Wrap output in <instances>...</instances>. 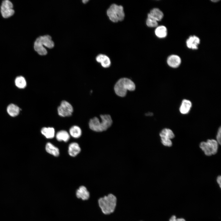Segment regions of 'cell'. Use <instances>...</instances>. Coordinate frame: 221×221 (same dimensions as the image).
Segmentation results:
<instances>
[{"label": "cell", "instance_id": "1", "mask_svg": "<svg viewBox=\"0 0 221 221\" xmlns=\"http://www.w3.org/2000/svg\"><path fill=\"white\" fill-rule=\"evenodd\" d=\"M100 117L101 121L97 117L90 119L89 126L91 130L96 132H102L106 130L111 126L113 121L110 115H101Z\"/></svg>", "mask_w": 221, "mask_h": 221}, {"label": "cell", "instance_id": "2", "mask_svg": "<svg viewBox=\"0 0 221 221\" xmlns=\"http://www.w3.org/2000/svg\"><path fill=\"white\" fill-rule=\"evenodd\" d=\"M117 203L116 197L112 194L100 198L98 200L99 207L105 214L108 215L114 211Z\"/></svg>", "mask_w": 221, "mask_h": 221}, {"label": "cell", "instance_id": "3", "mask_svg": "<svg viewBox=\"0 0 221 221\" xmlns=\"http://www.w3.org/2000/svg\"><path fill=\"white\" fill-rule=\"evenodd\" d=\"M54 43L52 38L49 35L41 36L38 37L34 43V49L40 55L43 56L47 54V52L44 46L49 48L54 46Z\"/></svg>", "mask_w": 221, "mask_h": 221}, {"label": "cell", "instance_id": "4", "mask_svg": "<svg viewBox=\"0 0 221 221\" xmlns=\"http://www.w3.org/2000/svg\"><path fill=\"white\" fill-rule=\"evenodd\" d=\"M135 89L134 83L131 79L126 78L119 79L115 83L114 91L118 96L123 97L126 95L127 90L133 91Z\"/></svg>", "mask_w": 221, "mask_h": 221}, {"label": "cell", "instance_id": "5", "mask_svg": "<svg viewBox=\"0 0 221 221\" xmlns=\"http://www.w3.org/2000/svg\"><path fill=\"white\" fill-rule=\"evenodd\" d=\"M107 13L110 20L114 22L122 21L125 17L123 6L115 4H112L110 6L107 10Z\"/></svg>", "mask_w": 221, "mask_h": 221}, {"label": "cell", "instance_id": "6", "mask_svg": "<svg viewBox=\"0 0 221 221\" xmlns=\"http://www.w3.org/2000/svg\"><path fill=\"white\" fill-rule=\"evenodd\" d=\"M58 114L62 117L71 116L73 111L72 105L66 100H63L57 109Z\"/></svg>", "mask_w": 221, "mask_h": 221}, {"label": "cell", "instance_id": "7", "mask_svg": "<svg viewBox=\"0 0 221 221\" xmlns=\"http://www.w3.org/2000/svg\"><path fill=\"white\" fill-rule=\"evenodd\" d=\"M1 11L4 18H7L12 16L14 11L12 2L8 0L3 1L1 6Z\"/></svg>", "mask_w": 221, "mask_h": 221}, {"label": "cell", "instance_id": "8", "mask_svg": "<svg viewBox=\"0 0 221 221\" xmlns=\"http://www.w3.org/2000/svg\"><path fill=\"white\" fill-rule=\"evenodd\" d=\"M192 106V102L189 100L183 99L179 107V111L183 114H186L190 112Z\"/></svg>", "mask_w": 221, "mask_h": 221}, {"label": "cell", "instance_id": "9", "mask_svg": "<svg viewBox=\"0 0 221 221\" xmlns=\"http://www.w3.org/2000/svg\"><path fill=\"white\" fill-rule=\"evenodd\" d=\"M167 62L169 67L173 68H176L180 65L181 60L178 56L172 55L168 57Z\"/></svg>", "mask_w": 221, "mask_h": 221}, {"label": "cell", "instance_id": "10", "mask_svg": "<svg viewBox=\"0 0 221 221\" xmlns=\"http://www.w3.org/2000/svg\"><path fill=\"white\" fill-rule=\"evenodd\" d=\"M76 195L78 198L85 200L89 198L90 193L85 186H81L76 190Z\"/></svg>", "mask_w": 221, "mask_h": 221}, {"label": "cell", "instance_id": "11", "mask_svg": "<svg viewBox=\"0 0 221 221\" xmlns=\"http://www.w3.org/2000/svg\"><path fill=\"white\" fill-rule=\"evenodd\" d=\"M186 45L187 47L193 49H198V45L200 43L199 38L195 36H190L187 40Z\"/></svg>", "mask_w": 221, "mask_h": 221}, {"label": "cell", "instance_id": "12", "mask_svg": "<svg viewBox=\"0 0 221 221\" xmlns=\"http://www.w3.org/2000/svg\"><path fill=\"white\" fill-rule=\"evenodd\" d=\"M97 61L101 64L102 66L104 68L109 67L111 64L110 60L107 56L103 54H100L96 58Z\"/></svg>", "mask_w": 221, "mask_h": 221}, {"label": "cell", "instance_id": "13", "mask_svg": "<svg viewBox=\"0 0 221 221\" xmlns=\"http://www.w3.org/2000/svg\"><path fill=\"white\" fill-rule=\"evenodd\" d=\"M81 149L79 144L76 142L70 144L68 146V152L72 157H75L79 153Z\"/></svg>", "mask_w": 221, "mask_h": 221}, {"label": "cell", "instance_id": "14", "mask_svg": "<svg viewBox=\"0 0 221 221\" xmlns=\"http://www.w3.org/2000/svg\"><path fill=\"white\" fill-rule=\"evenodd\" d=\"M148 15L157 21L161 20L164 16L162 11L157 8H154L152 9Z\"/></svg>", "mask_w": 221, "mask_h": 221}, {"label": "cell", "instance_id": "15", "mask_svg": "<svg viewBox=\"0 0 221 221\" xmlns=\"http://www.w3.org/2000/svg\"><path fill=\"white\" fill-rule=\"evenodd\" d=\"M41 134L46 138L51 139L55 136V130L52 127H44L41 130Z\"/></svg>", "mask_w": 221, "mask_h": 221}, {"label": "cell", "instance_id": "16", "mask_svg": "<svg viewBox=\"0 0 221 221\" xmlns=\"http://www.w3.org/2000/svg\"><path fill=\"white\" fill-rule=\"evenodd\" d=\"M45 150L47 152L54 156H58L59 154V149L50 142L46 144Z\"/></svg>", "mask_w": 221, "mask_h": 221}, {"label": "cell", "instance_id": "17", "mask_svg": "<svg viewBox=\"0 0 221 221\" xmlns=\"http://www.w3.org/2000/svg\"><path fill=\"white\" fill-rule=\"evenodd\" d=\"M68 133L64 130H61L57 132L56 135V139L59 141L68 142L70 138Z\"/></svg>", "mask_w": 221, "mask_h": 221}, {"label": "cell", "instance_id": "18", "mask_svg": "<svg viewBox=\"0 0 221 221\" xmlns=\"http://www.w3.org/2000/svg\"><path fill=\"white\" fill-rule=\"evenodd\" d=\"M155 35L158 37L164 38L167 35V29L164 26H159L157 27L155 30Z\"/></svg>", "mask_w": 221, "mask_h": 221}, {"label": "cell", "instance_id": "19", "mask_svg": "<svg viewBox=\"0 0 221 221\" xmlns=\"http://www.w3.org/2000/svg\"><path fill=\"white\" fill-rule=\"evenodd\" d=\"M7 111L8 114L12 117L17 116L19 113L20 109L16 105L11 104L7 107Z\"/></svg>", "mask_w": 221, "mask_h": 221}, {"label": "cell", "instance_id": "20", "mask_svg": "<svg viewBox=\"0 0 221 221\" xmlns=\"http://www.w3.org/2000/svg\"><path fill=\"white\" fill-rule=\"evenodd\" d=\"M70 135L73 138H78L80 137L82 134L80 128L78 126H73L71 127L69 130Z\"/></svg>", "mask_w": 221, "mask_h": 221}, {"label": "cell", "instance_id": "21", "mask_svg": "<svg viewBox=\"0 0 221 221\" xmlns=\"http://www.w3.org/2000/svg\"><path fill=\"white\" fill-rule=\"evenodd\" d=\"M161 138H165L170 139L174 137L175 135L173 131L170 129L164 128L160 133Z\"/></svg>", "mask_w": 221, "mask_h": 221}, {"label": "cell", "instance_id": "22", "mask_svg": "<svg viewBox=\"0 0 221 221\" xmlns=\"http://www.w3.org/2000/svg\"><path fill=\"white\" fill-rule=\"evenodd\" d=\"M200 147L206 155L210 156L212 155L211 148L206 142H201L200 144Z\"/></svg>", "mask_w": 221, "mask_h": 221}, {"label": "cell", "instance_id": "23", "mask_svg": "<svg viewBox=\"0 0 221 221\" xmlns=\"http://www.w3.org/2000/svg\"><path fill=\"white\" fill-rule=\"evenodd\" d=\"M206 142L211 148L212 154H215L217 152L218 147V143L214 139H208Z\"/></svg>", "mask_w": 221, "mask_h": 221}, {"label": "cell", "instance_id": "24", "mask_svg": "<svg viewBox=\"0 0 221 221\" xmlns=\"http://www.w3.org/2000/svg\"><path fill=\"white\" fill-rule=\"evenodd\" d=\"M15 84L18 88H23L26 86V83L24 77L22 76H19L16 78Z\"/></svg>", "mask_w": 221, "mask_h": 221}, {"label": "cell", "instance_id": "25", "mask_svg": "<svg viewBox=\"0 0 221 221\" xmlns=\"http://www.w3.org/2000/svg\"><path fill=\"white\" fill-rule=\"evenodd\" d=\"M147 25L150 27H157L158 26L157 21L148 14V17L146 20Z\"/></svg>", "mask_w": 221, "mask_h": 221}, {"label": "cell", "instance_id": "26", "mask_svg": "<svg viewBox=\"0 0 221 221\" xmlns=\"http://www.w3.org/2000/svg\"><path fill=\"white\" fill-rule=\"evenodd\" d=\"M162 144L165 146L170 147L172 145V143L171 139L165 138H161Z\"/></svg>", "mask_w": 221, "mask_h": 221}, {"label": "cell", "instance_id": "27", "mask_svg": "<svg viewBox=\"0 0 221 221\" xmlns=\"http://www.w3.org/2000/svg\"><path fill=\"white\" fill-rule=\"evenodd\" d=\"M221 127H220L218 130L216 136V141L220 145L221 144Z\"/></svg>", "mask_w": 221, "mask_h": 221}, {"label": "cell", "instance_id": "28", "mask_svg": "<svg viewBox=\"0 0 221 221\" xmlns=\"http://www.w3.org/2000/svg\"><path fill=\"white\" fill-rule=\"evenodd\" d=\"M221 177L220 176H218L217 178V181L218 184L219 185V187L221 188Z\"/></svg>", "mask_w": 221, "mask_h": 221}, {"label": "cell", "instance_id": "29", "mask_svg": "<svg viewBox=\"0 0 221 221\" xmlns=\"http://www.w3.org/2000/svg\"><path fill=\"white\" fill-rule=\"evenodd\" d=\"M176 216H172L170 218L169 221H176Z\"/></svg>", "mask_w": 221, "mask_h": 221}, {"label": "cell", "instance_id": "30", "mask_svg": "<svg viewBox=\"0 0 221 221\" xmlns=\"http://www.w3.org/2000/svg\"><path fill=\"white\" fill-rule=\"evenodd\" d=\"M176 221H186L185 219L182 218H176Z\"/></svg>", "mask_w": 221, "mask_h": 221}, {"label": "cell", "instance_id": "31", "mask_svg": "<svg viewBox=\"0 0 221 221\" xmlns=\"http://www.w3.org/2000/svg\"><path fill=\"white\" fill-rule=\"evenodd\" d=\"M145 115L146 116H152L153 115V113L152 112H149L146 113L145 114Z\"/></svg>", "mask_w": 221, "mask_h": 221}, {"label": "cell", "instance_id": "32", "mask_svg": "<svg viewBox=\"0 0 221 221\" xmlns=\"http://www.w3.org/2000/svg\"><path fill=\"white\" fill-rule=\"evenodd\" d=\"M82 1H83V3H86L88 1V0H83Z\"/></svg>", "mask_w": 221, "mask_h": 221}, {"label": "cell", "instance_id": "33", "mask_svg": "<svg viewBox=\"0 0 221 221\" xmlns=\"http://www.w3.org/2000/svg\"><path fill=\"white\" fill-rule=\"evenodd\" d=\"M211 1L214 2H217L219 1V0H211Z\"/></svg>", "mask_w": 221, "mask_h": 221}]
</instances>
